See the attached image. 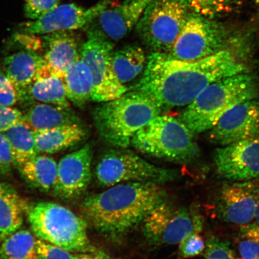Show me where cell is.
Returning a JSON list of instances; mask_svg holds the SVG:
<instances>
[{
	"mask_svg": "<svg viewBox=\"0 0 259 259\" xmlns=\"http://www.w3.org/2000/svg\"><path fill=\"white\" fill-rule=\"evenodd\" d=\"M113 42L98 32L89 30L88 39L80 48V59L89 68L93 81V101L107 102L118 98L128 89L113 72Z\"/></svg>",
	"mask_w": 259,
	"mask_h": 259,
	"instance_id": "cell-10",
	"label": "cell"
},
{
	"mask_svg": "<svg viewBox=\"0 0 259 259\" xmlns=\"http://www.w3.org/2000/svg\"><path fill=\"white\" fill-rule=\"evenodd\" d=\"M166 200V192L160 184L129 182L86 197L80 207L88 225L100 234L117 238L142 223Z\"/></svg>",
	"mask_w": 259,
	"mask_h": 259,
	"instance_id": "cell-2",
	"label": "cell"
},
{
	"mask_svg": "<svg viewBox=\"0 0 259 259\" xmlns=\"http://www.w3.org/2000/svg\"><path fill=\"white\" fill-rule=\"evenodd\" d=\"M18 100L17 91L14 84L5 73L0 72V105L13 106Z\"/></svg>",
	"mask_w": 259,
	"mask_h": 259,
	"instance_id": "cell-36",
	"label": "cell"
},
{
	"mask_svg": "<svg viewBox=\"0 0 259 259\" xmlns=\"http://www.w3.org/2000/svg\"><path fill=\"white\" fill-rule=\"evenodd\" d=\"M254 220L255 223H257L259 225V200L257 203V206L256 209V211H255Z\"/></svg>",
	"mask_w": 259,
	"mask_h": 259,
	"instance_id": "cell-39",
	"label": "cell"
},
{
	"mask_svg": "<svg viewBox=\"0 0 259 259\" xmlns=\"http://www.w3.org/2000/svg\"><path fill=\"white\" fill-rule=\"evenodd\" d=\"M196 14L215 19L231 14L242 5L244 0H187Z\"/></svg>",
	"mask_w": 259,
	"mask_h": 259,
	"instance_id": "cell-29",
	"label": "cell"
},
{
	"mask_svg": "<svg viewBox=\"0 0 259 259\" xmlns=\"http://www.w3.org/2000/svg\"><path fill=\"white\" fill-rule=\"evenodd\" d=\"M58 3L59 0H26V17L32 21L36 20L56 8Z\"/></svg>",
	"mask_w": 259,
	"mask_h": 259,
	"instance_id": "cell-33",
	"label": "cell"
},
{
	"mask_svg": "<svg viewBox=\"0 0 259 259\" xmlns=\"http://www.w3.org/2000/svg\"><path fill=\"white\" fill-rule=\"evenodd\" d=\"M23 113L24 122L33 132L79 122L70 109L41 102L32 104Z\"/></svg>",
	"mask_w": 259,
	"mask_h": 259,
	"instance_id": "cell-23",
	"label": "cell"
},
{
	"mask_svg": "<svg viewBox=\"0 0 259 259\" xmlns=\"http://www.w3.org/2000/svg\"><path fill=\"white\" fill-rule=\"evenodd\" d=\"M69 101L82 108L92 99L93 81L88 66L79 59L74 63L62 77Z\"/></svg>",
	"mask_w": 259,
	"mask_h": 259,
	"instance_id": "cell-24",
	"label": "cell"
},
{
	"mask_svg": "<svg viewBox=\"0 0 259 259\" xmlns=\"http://www.w3.org/2000/svg\"><path fill=\"white\" fill-rule=\"evenodd\" d=\"M32 234L40 240L74 253H97L87 233L88 224L60 204L43 202L28 209Z\"/></svg>",
	"mask_w": 259,
	"mask_h": 259,
	"instance_id": "cell-5",
	"label": "cell"
},
{
	"mask_svg": "<svg viewBox=\"0 0 259 259\" xmlns=\"http://www.w3.org/2000/svg\"><path fill=\"white\" fill-rule=\"evenodd\" d=\"M43 38L45 63L52 72L62 79L66 71L80 59L76 38L68 31L52 32Z\"/></svg>",
	"mask_w": 259,
	"mask_h": 259,
	"instance_id": "cell-18",
	"label": "cell"
},
{
	"mask_svg": "<svg viewBox=\"0 0 259 259\" xmlns=\"http://www.w3.org/2000/svg\"><path fill=\"white\" fill-rule=\"evenodd\" d=\"M238 247L242 259H259V225L257 223L241 226Z\"/></svg>",
	"mask_w": 259,
	"mask_h": 259,
	"instance_id": "cell-30",
	"label": "cell"
},
{
	"mask_svg": "<svg viewBox=\"0 0 259 259\" xmlns=\"http://www.w3.org/2000/svg\"><path fill=\"white\" fill-rule=\"evenodd\" d=\"M38 153L54 154L79 143L86 132L79 123L66 124L47 131L33 132Z\"/></svg>",
	"mask_w": 259,
	"mask_h": 259,
	"instance_id": "cell-22",
	"label": "cell"
},
{
	"mask_svg": "<svg viewBox=\"0 0 259 259\" xmlns=\"http://www.w3.org/2000/svg\"><path fill=\"white\" fill-rule=\"evenodd\" d=\"M28 209L14 187L0 182V241L20 229Z\"/></svg>",
	"mask_w": 259,
	"mask_h": 259,
	"instance_id": "cell-21",
	"label": "cell"
},
{
	"mask_svg": "<svg viewBox=\"0 0 259 259\" xmlns=\"http://www.w3.org/2000/svg\"><path fill=\"white\" fill-rule=\"evenodd\" d=\"M142 224L146 239L158 246L179 244L194 231L191 210L167 200L152 210Z\"/></svg>",
	"mask_w": 259,
	"mask_h": 259,
	"instance_id": "cell-11",
	"label": "cell"
},
{
	"mask_svg": "<svg viewBox=\"0 0 259 259\" xmlns=\"http://www.w3.org/2000/svg\"><path fill=\"white\" fill-rule=\"evenodd\" d=\"M131 144L141 153L177 164L190 163L200 155L192 132L169 115L152 119L135 135Z\"/></svg>",
	"mask_w": 259,
	"mask_h": 259,
	"instance_id": "cell-6",
	"label": "cell"
},
{
	"mask_svg": "<svg viewBox=\"0 0 259 259\" xmlns=\"http://www.w3.org/2000/svg\"><path fill=\"white\" fill-rule=\"evenodd\" d=\"M97 184L103 187L129 182L162 184L178 178L177 171L157 167L125 148H116L102 155L95 168Z\"/></svg>",
	"mask_w": 259,
	"mask_h": 259,
	"instance_id": "cell-7",
	"label": "cell"
},
{
	"mask_svg": "<svg viewBox=\"0 0 259 259\" xmlns=\"http://www.w3.org/2000/svg\"><path fill=\"white\" fill-rule=\"evenodd\" d=\"M189 7L187 0H150L136 25L139 37L154 53H168L186 21Z\"/></svg>",
	"mask_w": 259,
	"mask_h": 259,
	"instance_id": "cell-8",
	"label": "cell"
},
{
	"mask_svg": "<svg viewBox=\"0 0 259 259\" xmlns=\"http://www.w3.org/2000/svg\"><path fill=\"white\" fill-rule=\"evenodd\" d=\"M57 164L53 158L37 155L18 168L26 182L41 192H53L57 176Z\"/></svg>",
	"mask_w": 259,
	"mask_h": 259,
	"instance_id": "cell-25",
	"label": "cell"
},
{
	"mask_svg": "<svg viewBox=\"0 0 259 259\" xmlns=\"http://www.w3.org/2000/svg\"><path fill=\"white\" fill-rule=\"evenodd\" d=\"M217 171L227 180L247 181L259 177V136L217 149Z\"/></svg>",
	"mask_w": 259,
	"mask_h": 259,
	"instance_id": "cell-14",
	"label": "cell"
},
{
	"mask_svg": "<svg viewBox=\"0 0 259 259\" xmlns=\"http://www.w3.org/2000/svg\"><path fill=\"white\" fill-rule=\"evenodd\" d=\"M259 136V102L239 103L223 115L209 132L212 143L224 147Z\"/></svg>",
	"mask_w": 259,
	"mask_h": 259,
	"instance_id": "cell-13",
	"label": "cell"
},
{
	"mask_svg": "<svg viewBox=\"0 0 259 259\" xmlns=\"http://www.w3.org/2000/svg\"><path fill=\"white\" fill-rule=\"evenodd\" d=\"M255 4L258 6L259 8V0H254Z\"/></svg>",
	"mask_w": 259,
	"mask_h": 259,
	"instance_id": "cell-40",
	"label": "cell"
},
{
	"mask_svg": "<svg viewBox=\"0 0 259 259\" xmlns=\"http://www.w3.org/2000/svg\"><path fill=\"white\" fill-rule=\"evenodd\" d=\"M93 149L90 144L65 155L57 166L53 193L59 198L72 200L85 192L92 178Z\"/></svg>",
	"mask_w": 259,
	"mask_h": 259,
	"instance_id": "cell-15",
	"label": "cell"
},
{
	"mask_svg": "<svg viewBox=\"0 0 259 259\" xmlns=\"http://www.w3.org/2000/svg\"><path fill=\"white\" fill-rule=\"evenodd\" d=\"M4 134L11 148L14 166L19 168L39 154L33 132L24 121L13 126Z\"/></svg>",
	"mask_w": 259,
	"mask_h": 259,
	"instance_id": "cell-27",
	"label": "cell"
},
{
	"mask_svg": "<svg viewBox=\"0 0 259 259\" xmlns=\"http://www.w3.org/2000/svg\"><path fill=\"white\" fill-rule=\"evenodd\" d=\"M258 92L255 77L246 73L225 77L210 84L179 116L194 135L209 131L233 107L255 99Z\"/></svg>",
	"mask_w": 259,
	"mask_h": 259,
	"instance_id": "cell-3",
	"label": "cell"
},
{
	"mask_svg": "<svg viewBox=\"0 0 259 259\" xmlns=\"http://www.w3.org/2000/svg\"><path fill=\"white\" fill-rule=\"evenodd\" d=\"M150 0H125L120 5L113 6L95 19L93 30L112 42L122 39L137 25Z\"/></svg>",
	"mask_w": 259,
	"mask_h": 259,
	"instance_id": "cell-17",
	"label": "cell"
},
{
	"mask_svg": "<svg viewBox=\"0 0 259 259\" xmlns=\"http://www.w3.org/2000/svg\"><path fill=\"white\" fill-rule=\"evenodd\" d=\"M246 71L244 64L226 50L194 61L153 53L134 90L150 97L162 111L187 106L210 84Z\"/></svg>",
	"mask_w": 259,
	"mask_h": 259,
	"instance_id": "cell-1",
	"label": "cell"
},
{
	"mask_svg": "<svg viewBox=\"0 0 259 259\" xmlns=\"http://www.w3.org/2000/svg\"><path fill=\"white\" fill-rule=\"evenodd\" d=\"M258 200V187L247 183L226 184L219 193L217 212L226 222L250 224L254 219Z\"/></svg>",
	"mask_w": 259,
	"mask_h": 259,
	"instance_id": "cell-16",
	"label": "cell"
},
{
	"mask_svg": "<svg viewBox=\"0 0 259 259\" xmlns=\"http://www.w3.org/2000/svg\"><path fill=\"white\" fill-rule=\"evenodd\" d=\"M228 33L213 19L189 14L172 47L166 54L174 59L194 61L226 50Z\"/></svg>",
	"mask_w": 259,
	"mask_h": 259,
	"instance_id": "cell-9",
	"label": "cell"
},
{
	"mask_svg": "<svg viewBox=\"0 0 259 259\" xmlns=\"http://www.w3.org/2000/svg\"><path fill=\"white\" fill-rule=\"evenodd\" d=\"M206 259H236L229 243L216 237H210L205 243Z\"/></svg>",
	"mask_w": 259,
	"mask_h": 259,
	"instance_id": "cell-32",
	"label": "cell"
},
{
	"mask_svg": "<svg viewBox=\"0 0 259 259\" xmlns=\"http://www.w3.org/2000/svg\"><path fill=\"white\" fill-rule=\"evenodd\" d=\"M70 109L62 79L55 74L45 64L38 70L33 82L29 87L27 100Z\"/></svg>",
	"mask_w": 259,
	"mask_h": 259,
	"instance_id": "cell-20",
	"label": "cell"
},
{
	"mask_svg": "<svg viewBox=\"0 0 259 259\" xmlns=\"http://www.w3.org/2000/svg\"><path fill=\"white\" fill-rule=\"evenodd\" d=\"M76 259H111L104 252L99 251L97 253H77Z\"/></svg>",
	"mask_w": 259,
	"mask_h": 259,
	"instance_id": "cell-38",
	"label": "cell"
},
{
	"mask_svg": "<svg viewBox=\"0 0 259 259\" xmlns=\"http://www.w3.org/2000/svg\"><path fill=\"white\" fill-rule=\"evenodd\" d=\"M44 63L43 57L30 50L19 52L6 57V74L17 91L18 100H27L29 87Z\"/></svg>",
	"mask_w": 259,
	"mask_h": 259,
	"instance_id": "cell-19",
	"label": "cell"
},
{
	"mask_svg": "<svg viewBox=\"0 0 259 259\" xmlns=\"http://www.w3.org/2000/svg\"><path fill=\"white\" fill-rule=\"evenodd\" d=\"M161 112L150 97L134 90L97 107L93 119L103 140L112 147L127 148L139 130Z\"/></svg>",
	"mask_w": 259,
	"mask_h": 259,
	"instance_id": "cell-4",
	"label": "cell"
},
{
	"mask_svg": "<svg viewBox=\"0 0 259 259\" xmlns=\"http://www.w3.org/2000/svg\"><path fill=\"white\" fill-rule=\"evenodd\" d=\"M37 240L27 230H18L3 241L0 259H36Z\"/></svg>",
	"mask_w": 259,
	"mask_h": 259,
	"instance_id": "cell-28",
	"label": "cell"
},
{
	"mask_svg": "<svg viewBox=\"0 0 259 259\" xmlns=\"http://www.w3.org/2000/svg\"><path fill=\"white\" fill-rule=\"evenodd\" d=\"M14 167L8 139L4 133H0V177L9 176Z\"/></svg>",
	"mask_w": 259,
	"mask_h": 259,
	"instance_id": "cell-37",
	"label": "cell"
},
{
	"mask_svg": "<svg viewBox=\"0 0 259 259\" xmlns=\"http://www.w3.org/2000/svg\"><path fill=\"white\" fill-rule=\"evenodd\" d=\"M22 122H24L23 113L12 106L0 105V133H5Z\"/></svg>",
	"mask_w": 259,
	"mask_h": 259,
	"instance_id": "cell-35",
	"label": "cell"
},
{
	"mask_svg": "<svg viewBox=\"0 0 259 259\" xmlns=\"http://www.w3.org/2000/svg\"><path fill=\"white\" fill-rule=\"evenodd\" d=\"M77 254L37 239L36 259H76Z\"/></svg>",
	"mask_w": 259,
	"mask_h": 259,
	"instance_id": "cell-34",
	"label": "cell"
},
{
	"mask_svg": "<svg viewBox=\"0 0 259 259\" xmlns=\"http://www.w3.org/2000/svg\"><path fill=\"white\" fill-rule=\"evenodd\" d=\"M113 4L112 0H103L87 9L72 3L61 5L36 20L19 26L22 31L31 34L77 30L92 23L106 9L115 6Z\"/></svg>",
	"mask_w": 259,
	"mask_h": 259,
	"instance_id": "cell-12",
	"label": "cell"
},
{
	"mask_svg": "<svg viewBox=\"0 0 259 259\" xmlns=\"http://www.w3.org/2000/svg\"><path fill=\"white\" fill-rule=\"evenodd\" d=\"M147 63L145 52L138 45H128L113 52V72L123 85L131 82L142 73Z\"/></svg>",
	"mask_w": 259,
	"mask_h": 259,
	"instance_id": "cell-26",
	"label": "cell"
},
{
	"mask_svg": "<svg viewBox=\"0 0 259 259\" xmlns=\"http://www.w3.org/2000/svg\"><path fill=\"white\" fill-rule=\"evenodd\" d=\"M200 233L194 230L192 234L180 243L178 248V257L180 258L194 257L205 250V243Z\"/></svg>",
	"mask_w": 259,
	"mask_h": 259,
	"instance_id": "cell-31",
	"label": "cell"
}]
</instances>
